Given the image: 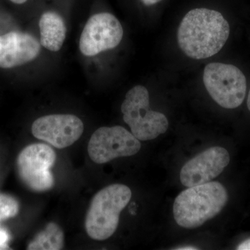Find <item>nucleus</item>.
<instances>
[{
    "instance_id": "nucleus-17",
    "label": "nucleus",
    "mask_w": 250,
    "mask_h": 250,
    "mask_svg": "<svg viewBox=\"0 0 250 250\" xmlns=\"http://www.w3.org/2000/svg\"><path fill=\"white\" fill-rule=\"evenodd\" d=\"M161 1H162V0H141L143 4L146 5V6H151V5L157 4Z\"/></svg>"
},
{
    "instance_id": "nucleus-11",
    "label": "nucleus",
    "mask_w": 250,
    "mask_h": 250,
    "mask_svg": "<svg viewBox=\"0 0 250 250\" xmlns=\"http://www.w3.org/2000/svg\"><path fill=\"white\" fill-rule=\"evenodd\" d=\"M41 44L34 36L11 31L0 36V67L20 66L37 58Z\"/></svg>"
},
{
    "instance_id": "nucleus-7",
    "label": "nucleus",
    "mask_w": 250,
    "mask_h": 250,
    "mask_svg": "<svg viewBox=\"0 0 250 250\" xmlns=\"http://www.w3.org/2000/svg\"><path fill=\"white\" fill-rule=\"evenodd\" d=\"M141 147L139 140L123 126H103L92 135L88 152L93 162L103 164L117 158L135 155Z\"/></svg>"
},
{
    "instance_id": "nucleus-1",
    "label": "nucleus",
    "mask_w": 250,
    "mask_h": 250,
    "mask_svg": "<svg viewBox=\"0 0 250 250\" xmlns=\"http://www.w3.org/2000/svg\"><path fill=\"white\" fill-rule=\"evenodd\" d=\"M229 33V24L223 15L201 8L192 9L184 16L177 31V40L186 55L200 60L218 53Z\"/></svg>"
},
{
    "instance_id": "nucleus-4",
    "label": "nucleus",
    "mask_w": 250,
    "mask_h": 250,
    "mask_svg": "<svg viewBox=\"0 0 250 250\" xmlns=\"http://www.w3.org/2000/svg\"><path fill=\"white\" fill-rule=\"evenodd\" d=\"M121 111L125 123L139 141L155 139L168 128L165 115L149 108V92L143 85H136L127 92Z\"/></svg>"
},
{
    "instance_id": "nucleus-8",
    "label": "nucleus",
    "mask_w": 250,
    "mask_h": 250,
    "mask_svg": "<svg viewBox=\"0 0 250 250\" xmlns=\"http://www.w3.org/2000/svg\"><path fill=\"white\" fill-rule=\"evenodd\" d=\"M123 37V27L113 15L108 13L94 15L82 31L81 52L86 57H93L115 48L121 43Z\"/></svg>"
},
{
    "instance_id": "nucleus-6",
    "label": "nucleus",
    "mask_w": 250,
    "mask_h": 250,
    "mask_svg": "<svg viewBox=\"0 0 250 250\" xmlns=\"http://www.w3.org/2000/svg\"><path fill=\"white\" fill-rule=\"evenodd\" d=\"M56 153L44 143L29 145L21 151L17 159L20 178L31 190L45 192L54 186L50 169L56 161Z\"/></svg>"
},
{
    "instance_id": "nucleus-18",
    "label": "nucleus",
    "mask_w": 250,
    "mask_h": 250,
    "mask_svg": "<svg viewBox=\"0 0 250 250\" xmlns=\"http://www.w3.org/2000/svg\"><path fill=\"white\" fill-rule=\"evenodd\" d=\"M177 250H198L196 248V247L194 246H184L181 247V248H177Z\"/></svg>"
},
{
    "instance_id": "nucleus-16",
    "label": "nucleus",
    "mask_w": 250,
    "mask_h": 250,
    "mask_svg": "<svg viewBox=\"0 0 250 250\" xmlns=\"http://www.w3.org/2000/svg\"><path fill=\"white\" fill-rule=\"evenodd\" d=\"M237 250H250V238L246 240V241H243V243H241L239 246L237 248Z\"/></svg>"
},
{
    "instance_id": "nucleus-21",
    "label": "nucleus",
    "mask_w": 250,
    "mask_h": 250,
    "mask_svg": "<svg viewBox=\"0 0 250 250\" xmlns=\"http://www.w3.org/2000/svg\"><path fill=\"white\" fill-rule=\"evenodd\" d=\"M248 109L250 110V90L249 95H248Z\"/></svg>"
},
{
    "instance_id": "nucleus-15",
    "label": "nucleus",
    "mask_w": 250,
    "mask_h": 250,
    "mask_svg": "<svg viewBox=\"0 0 250 250\" xmlns=\"http://www.w3.org/2000/svg\"><path fill=\"white\" fill-rule=\"evenodd\" d=\"M9 240V235L6 230L0 228V244H7Z\"/></svg>"
},
{
    "instance_id": "nucleus-20",
    "label": "nucleus",
    "mask_w": 250,
    "mask_h": 250,
    "mask_svg": "<svg viewBox=\"0 0 250 250\" xmlns=\"http://www.w3.org/2000/svg\"><path fill=\"white\" fill-rule=\"evenodd\" d=\"M10 250L9 246L7 244H0V250Z\"/></svg>"
},
{
    "instance_id": "nucleus-10",
    "label": "nucleus",
    "mask_w": 250,
    "mask_h": 250,
    "mask_svg": "<svg viewBox=\"0 0 250 250\" xmlns=\"http://www.w3.org/2000/svg\"><path fill=\"white\" fill-rule=\"evenodd\" d=\"M229 161V154L225 148H208L183 166L181 182L188 188L208 183L223 172Z\"/></svg>"
},
{
    "instance_id": "nucleus-19",
    "label": "nucleus",
    "mask_w": 250,
    "mask_h": 250,
    "mask_svg": "<svg viewBox=\"0 0 250 250\" xmlns=\"http://www.w3.org/2000/svg\"><path fill=\"white\" fill-rule=\"evenodd\" d=\"M10 1H12V2L15 3V4H22L26 2L27 0H10Z\"/></svg>"
},
{
    "instance_id": "nucleus-14",
    "label": "nucleus",
    "mask_w": 250,
    "mask_h": 250,
    "mask_svg": "<svg viewBox=\"0 0 250 250\" xmlns=\"http://www.w3.org/2000/svg\"><path fill=\"white\" fill-rule=\"evenodd\" d=\"M19 209V202L15 197L0 193V223L16 216Z\"/></svg>"
},
{
    "instance_id": "nucleus-3",
    "label": "nucleus",
    "mask_w": 250,
    "mask_h": 250,
    "mask_svg": "<svg viewBox=\"0 0 250 250\" xmlns=\"http://www.w3.org/2000/svg\"><path fill=\"white\" fill-rule=\"evenodd\" d=\"M131 195V189L123 184H112L100 190L90 202L85 217L88 236L95 241H105L113 236Z\"/></svg>"
},
{
    "instance_id": "nucleus-12",
    "label": "nucleus",
    "mask_w": 250,
    "mask_h": 250,
    "mask_svg": "<svg viewBox=\"0 0 250 250\" xmlns=\"http://www.w3.org/2000/svg\"><path fill=\"white\" fill-rule=\"evenodd\" d=\"M41 44L52 52H58L66 36V27L63 20L57 13H44L39 21Z\"/></svg>"
},
{
    "instance_id": "nucleus-2",
    "label": "nucleus",
    "mask_w": 250,
    "mask_h": 250,
    "mask_svg": "<svg viewBox=\"0 0 250 250\" xmlns=\"http://www.w3.org/2000/svg\"><path fill=\"white\" fill-rule=\"evenodd\" d=\"M228 201V191L219 182L189 187L174 200V220L182 228H199L216 216Z\"/></svg>"
},
{
    "instance_id": "nucleus-13",
    "label": "nucleus",
    "mask_w": 250,
    "mask_h": 250,
    "mask_svg": "<svg viewBox=\"0 0 250 250\" xmlns=\"http://www.w3.org/2000/svg\"><path fill=\"white\" fill-rule=\"evenodd\" d=\"M63 231L57 224L50 223L29 243V250H59L64 246Z\"/></svg>"
},
{
    "instance_id": "nucleus-9",
    "label": "nucleus",
    "mask_w": 250,
    "mask_h": 250,
    "mask_svg": "<svg viewBox=\"0 0 250 250\" xmlns=\"http://www.w3.org/2000/svg\"><path fill=\"white\" fill-rule=\"evenodd\" d=\"M83 132V122L71 114L41 117L31 126L34 137L58 149L70 147L80 139Z\"/></svg>"
},
{
    "instance_id": "nucleus-5",
    "label": "nucleus",
    "mask_w": 250,
    "mask_h": 250,
    "mask_svg": "<svg viewBox=\"0 0 250 250\" xmlns=\"http://www.w3.org/2000/svg\"><path fill=\"white\" fill-rule=\"evenodd\" d=\"M203 81L210 97L222 107L236 108L244 101L246 78L234 65L221 62L208 64L204 71Z\"/></svg>"
}]
</instances>
